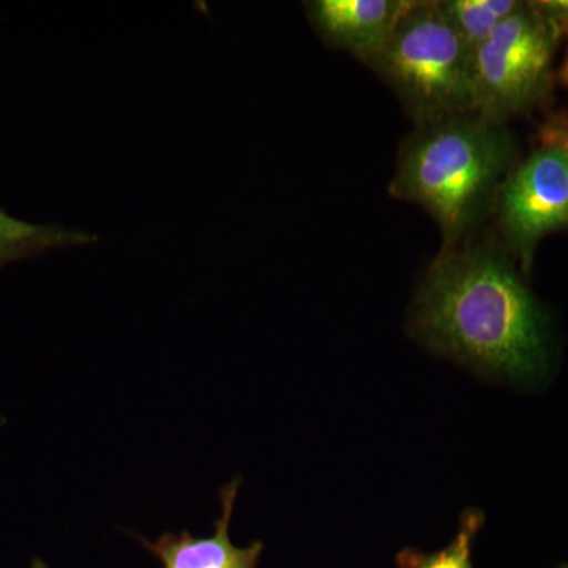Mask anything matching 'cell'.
<instances>
[{"instance_id":"cell-1","label":"cell","mask_w":568,"mask_h":568,"mask_svg":"<svg viewBox=\"0 0 568 568\" xmlns=\"http://www.w3.org/2000/svg\"><path fill=\"white\" fill-rule=\"evenodd\" d=\"M410 328L436 353L484 375L528 383L547 373L549 317L503 246L466 242L429 265Z\"/></svg>"},{"instance_id":"cell-2","label":"cell","mask_w":568,"mask_h":568,"mask_svg":"<svg viewBox=\"0 0 568 568\" xmlns=\"http://www.w3.org/2000/svg\"><path fill=\"white\" fill-rule=\"evenodd\" d=\"M506 125L476 112L417 125L399 149L390 193L435 219L443 250L466 244L496 209L497 194L517 166Z\"/></svg>"},{"instance_id":"cell-3","label":"cell","mask_w":568,"mask_h":568,"mask_svg":"<svg viewBox=\"0 0 568 568\" xmlns=\"http://www.w3.org/2000/svg\"><path fill=\"white\" fill-rule=\"evenodd\" d=\"M473 59L439 2L414 0L386 43L364 62L424 125L473 112Z\"/></svg>"},{"instance_id":"cell-4","label":"cell","mask_w":568,"mask_h":568,"mask_svg":"<svg viewBox=\"0 0 568 568\" xmlns=\"http://www.w3.org/2000/svg\"><path fill=\"white\" fill-rule=\"evenodd\" d=\"M560 37L536 3L523 2L474 52L473 112L506 125L547 102Z\"/></svg>"},{"instance_id":"cell-5","label":"cell","mask_w":568,"mask_h":568,"mask_svg":"<svg viewBox=\"0 0 568 568\" xmlns=\"http://www.w3.org/2000/svg\"><path fill=\"white\" fill-rule=\"evenodd\" d=\"M504 248L529 275L541 239L568 230V153L540 142L528 159L511 170L496 201Z\"/></svg>"},{"instance_id":"cell-6","label":"cell","mask_w":568,"mask_h":568,"mask_svg":"<svg viewBox=\"0 0 568 568\" xmlns=\"http://www.w3.org/2000/svg\"><path fill=\"white\" fill-rule=\"evenodd\" d=\"M414 0H313L306 2L308 20L317 36L365 61L379 50Z\"/></svg>"},{"instance_id":"cell-7","label":"cell","mask_w":568,"mask_h":568,"mask_svg":"<svg viewBox=\"0 0 568 568\" xmlns=\"http://www.w3.org/2000/svg\"><path fill=\"white\" fill-rule=\"evenodd\" d=\"M242 478H234L220 491L222 514L215 521V532L194 537L190 530L168 532L155 541L138 536V541L160 559L163 568H256L264 551L263 541L245 548L235 547L230 537L231 518Z\"/></svg>"},{"instance_id":"cell-8","label":"cell","mask_w":568,"mask_h":568,"mask_svg":"<svg viewBox=\"0 0 568 568\" xmlns=\"http://www.w3.org/2000/svg\"><path fill=\"white\" fill-rule=\"evenodd\" d=\"M97 241L95 234L54 224L22 222L0 209V265L37 256L48 250L91 245Z\"/></svg>"},{"instance_id":"cell-9","label":"cell","mask_w":568,"mask_h":568,"mask_svg":"<svg viewBox=\"0 0 568 568\" xmlns=\"http://www.w3.org/2000/svg\"><path fill=\"white\" fill-rule=\"evenodd\" d=\"M448 22L476 52L519 9L518 0H437Z\"/></svg>"},{"instance_id":"cell-10","label":"cell","mask_w":568,"mask_h":568,"mask_svg":"<svg viewBox=\"0 0 568 568\" xmlns=\"http://www.w3.org/2000/svg\"><path fill=\"white\" fill-rule=\"evenodd\" d=\"M485 523L484 511L469 508L459 519L457 537L447 548L436 552H422L406 548L396 556L399 568H474L473 544Z\"/></svg>"},{"instance_id":"cell-11","label":"cell","mask_w":568,"mask_h":568,"mask_svg":"<svg viewBox=\"0 0 568 568\" xmlns=\"http://www.w3.org/2000/svg\"><path fill=\"white\" fill-rule=\"evenodd\" d=\"M540 142H552L566 149L568 153V114H556L538 132Z\"/></svg>"},{"instance_id":"cell-12","label":"cell","mask_w":568,"mask_h":568,"mask_svg":"<svg viewBox=\"0 0 568 568\" xmlns=\"http://www.w3.org/2000/svg\"><path fill=\"white\" fill-rule=\"evenodd\" d=\"M534 3L545 17L559 26L560 31L568 26V0H540Z\"/></svg>"},{"instance_id":"cell-13","label":"cell","mask_w":568,"mask_h":568,"mask_svg":"<svg viewBox=\"0 0 568 568\" xmlns=\"http://www.w3.org/2000/svg\"><path fill=\"white\" fill-rule=\"evenodd\" d=\"M564 33H566L567 39H568V26H566V28H562V36H564ZM558 77H559V81L562 82V84L567 85V88H568V44H567L566 59H564L562 65H560Z\"/></svg>"},{"instance_id":"cell-14","label":"cell","mask_w":568,"mask_h":568,"mask_svg":"<svg viewBox=\"0 0 568 568\" xmlns=\"http://www.w3.org/2000/svg\"><path fill=\"white\" fill-rule=\"evenodd\" d=\"M31 568H50V567H48L47 564L43 562V560L36 559V560H33Z\"/></svg>"},{"instance_id":"cell-15","label":"cell","mask_w":568,"mask_h":568,"mask_svg":"<svg viewBox=\"0 0 568 568\" xmlns=\"http://www.w3.org/2000/svg\"><path fill=\"white\" fill-rule=\"evenodd\" d=\"M559 568H568V564H566V566H560Z\"/></svg>"}]
</instances>
